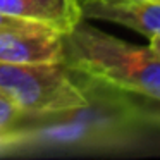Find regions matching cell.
<instances>
[{
  "mask_svg": "<svg viewBox=\"0 0 160 160\" xmlns=\"http://www.w3.org/2000/svg\"><path fill=\"white\" fill-rule=\"evenodd\" d=\"M35 115L22 112L9 97L0 91V136L18 138L26 146V131L33 126Z\"/></svg>",
  "mask_w": 160,
  "mask_h": 160,
  "instance_id": "8992f818",
  "label": "cell"
},
{
  "mask_svg": "<svg viewBox=\"0 0 160 160\" xmlns=\"http://www.w3.org/2000/svg\"><path fill=\"white\" fill-rule=\"evenodd\" d=\"M36 26H45L40 22H31L18 18H9V16L0 14V31H7V29H26V28H36Z\"/></svg>",
  "mask_w": 160,
  "mask_h": 160,
  "instance_id": "ba28073f",
  "label": "cell"
},
{
  "mask_svg": "<svg viewBox=\"0 0 160 160\" xmlns=\"http://www.w3.org/2000/svg\"><path fill=\"white\" fill-rule=\"evenodd\" d=\"M0 91L35 117H52L91 105L86 88L64 62H0Z\"/></svg>",
  "mask_w": 160,
  "mask_h": 160,
  "instance_id": "7a4b0ae2",
  "label": "cell"
},
{
  "mask_svg": "<svg viewBox=\"0 0 160 160\" xmlns=\"http://www.w3.org/2000/svg\"><path fill=\"white\" fill-rule=\"evenodd\" d=\"M64 64L74 74L121 95L160 103V57L150 47L132 45L81 19L62 35Z\"/></svg>",
  "mask_w": 160,
  "mask_h": 160,
  "instance_id": "6da1fadb",
  "label": "cell"
},
{
  "mask_svg": "<svg viewBox=\"0 0 160 160\" xmlns=\"http://www.w3.org/2000/svg\"><path fill=\"white\" fill-rule=\"evenodd\" d=\"M126 102H128L132 119H141V121L150 122V124L160 126V103L145 100V98H141V102H136L128 98V95H126Z\"/></svg>",
  "mask_w": 160,
  "mask_h": 160,
  "instance_id": "52a82bcc",
  "label": "cell"
},
{
  "mask_svg": "<svg viewBox=\"0 0 160 160\" xmlns=\"http://www.w3.org/2000/svg\"><path fill=\"white\" fill-rule=\"evenodd\" d=\"M21 146H24L21 139L2 138V136H0V155H7V153H11V152H16V150H19Z\"/></svg>",
  "mask_w": 160,
  "mask_h": 160,
  "instance_id": "9c48e42d",
  "label": "cell"
},
{
  "mask_svg": "<svg viewBox=\"0 0 160 160\" xmlns=\"http://www.w3.org/2000/svg\"><path fill=\"white\" fill-rule=\"evenodd\" d=\"M0 14L40 22L62 35L83 19L78 0H0Z\"/></svg>",
  "mask_w": 160,
  "mask_h": 160,
  "instance_id": "5b68a950",
  "label": "cell"
},
{
  "mask_svg": "<svg viewBox=\"0 0 160 160\" xmlns=\"http://www.w3.org/2000/svg\"><path fill=\"white\" fill-rule=\"evenodd\" d=\"M0 62L4 64H52L64 62L62 33L36 26L0 31Z\"/></svg>",
  "mask_w": 160,
  "mask_h": 160,
  "instance_id": "3957f363",
  "label": "cell"
},
{
  "mask_svg": "<svg viewBox=\"0 0 160 160\" xmlns=\"http://www.w3.org/2000/svg\"><path fill=\"white\" fill-rule=\"evenodd\" d=\"M83 19L107 21L145 35L160 36V4L141 0H78Z\"/></svg>",
  "mask_w": 160,
  "mask_h": 160,
  "instance_id": "277c9868",
  "label": "cell"
},
{
  "mask_svg": "<svg viewBox=\"0 0 160 160\" xmlns=\"http://www.w3.org/2000/svg\"><path fill=\"white\" fill-rule=\"evenodd\" d=\"M141 2H155V4H160V0H141Z\"/></svg>",
  "mask_w": 160,
  "mask_h": 160,
  "instance_id": "8fae6325",
  "label": "cell"
},
{
  "mask_svg": "<svg viewBox=\"0 0 160 160\" xmlns=\"http://www.w3.org/2000/svg\"><path fill=\"white\" fill-rule=\"evenodd\" d=\"M148 40H150V45L148 47L160 57V36H152V38H148Z\"/></svg>",
  "mask_w": 160,
  "mask_h": 160,
  "instance_id": "30bf717a",
  "label": "cell"
}]
</instances>
